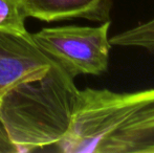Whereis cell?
<instances>
[{"label":"cell","instance_id":"1","mask_svg":"<svg viewBox=\"0 0 154 153\" xmlns=\"http://www.w3.org/2000/svg\"><path fill=\"white\" fill-rule=\"evenodd\" d=\"M51 151L154 153V88L80 90L68 131Z\"/></svg>","mask_w":154,"mask_h":153},{"label":"cell","instance_id":"2","mask_svg":"<svg viewBox=\"0 0 154 153\" xmlns=\"http://www.w3.org/2000/svg\"><path fill=\"white\" fill-rule=\"evenodd\" d=\"M79 91L58 63L8 90L0 100V121L19 151H51L68 131Z\"/></svg>","mask_w":154,"mask_h":153},{"label":"cell","instance_id":"3","mask_svg":"<svg viewBox=\"0 0 154 153\" xmlns=\"http://www.w3.org/2000/svg\"><path fill=\"white\" fill-rule=\"evenodd\" d=\"M111 20L99 26L45 27L32 34L35 43L71 77L101 76L108 70Z\"/></svg>","mask_w":154,"mask_h":153},{"label":"cell","instance_id":"4","mask_svg":"<svg viewBox=\"0 0 154 153\" xmlns=\"http://www.w3.org/2000/svg\"><path fill=\"white\" fill-rule=\"evenodd\" d=\"M56 63L32 34L0 31V100L15 86L43 77Z\"/></svg>","mask_w":154,"mask_h":153},{"label":"cell","instance_id":"5","mask_svg":"<svg viewBox=\"0 0 154 153\" xmlns=\"http://www.w3.org/2000/svg\"><path fill=\"white\" fill-rule=\"evenodd\" d=\"M26 17L44 22L82 18L103 23L110 20L113 0H20Z\"/></svg>","mask_w":154,"mask_h":153},{"label":"cell","instance_id":"6","mask_svg":"<svg viewBox=\"0 0 154 153\" xmlns=\"http://www.w3.org/2000/svg\"><path fill=\"white\" fill-rule=\"evenodd\" d=\"M110 44L120 47H136L154 53V18L116 34Z\"/></svg>","mask_w":154,"mask_h":153},{"label":"cell","instance_id":"7","mask_svg":"<svg viewBox=\"0 0 154 153\" xmlns=\"http://www.w3.org/2000/svg\"><path fill=\"white\" fill-rule=\"evenodd\" d=\"M26 18L20 0H0V31L29 33L25 27Z\"/></svg>","mask_w":154,"mask_h":153},{"label":"cell","instance_id":"8","mask_svg":"<svg viewBox=\"0 0 154 153\" xmlns=\"http://www.w3.org/2000/svg\"><path fill=\"white\" fill-rule=\"evenodd\" d=\"M0 153H20L18 148L10 139V136L1 121H0Z\"/></svg>","mask_w":154,"mask_h":153}]
</instances>
